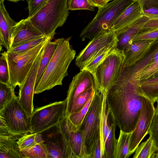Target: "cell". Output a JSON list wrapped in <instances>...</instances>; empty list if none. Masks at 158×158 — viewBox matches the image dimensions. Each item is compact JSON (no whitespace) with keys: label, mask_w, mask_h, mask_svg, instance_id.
Here are the masks:
<instances>
[{"label":"cell","mask_w":158,"mask_h":158,"mask_svg":"<svg viewBox=\"0 0 158 158\" xmlns=\"http://www.w3.org/2000/svg\"><path fill=\"white\" fill-rule=\"evenodd\" d=\"M156 28H158V19H149L143 27L141 31Z\"/></svg>","instance_id":"obj_40"},{"label":"cell","mask_w":158,"mask_h":158,"mask_svg":"<svg viewBox=\"0 0 158 158\" xmlns=\"http://www.w3.org/2000/svg\"><path fill=\"white\" fill-rule=\"evenodd\" d=\"M156 40L137 41L127 46L123 50L125 58L122 68L131 67L143 58Z\"/></svg>","instance_id":"obj_18"},{"label":"cell","mask_w":158,"mask_h":158,"mask_svg":"<svg viewBox=\"0 0 158 158\" xmlns=\"http://www.w3.org/2000/svg\"><path fill=\"white\" fill-rule=\"evenodd\" d=\"M44 47L35 59L22 86L19 88L18 96L19 102L23 109L30 115L34 110L33 99L35 81L44 54Z\"/></svg>","instance_id":"obj_15"},{"label":"cell","mask_w":158,"mask_h":158,"mask_svg":"<svg viewBox=\"0 0 158 158\" xmlns=\"http://www.w3.org/2000/svg\"><path fill=\"white\" fill-rule=\"evenodd\" d=\"M68 0H49L29 19L45 36L54 37L56 29L63 26L69 16Z\"/></svg>","instance_id":"obj_3"},{"label":"cell","mask_w":158,"mask_h":158,"mask_svg":"<svg viewBox=\"0 0 158 158\" xmlns=\"http://www.w3.org/2000/svg\"><path fill=\"white\" fill-rule=\"evenodd\" d=\"M140 86L144 96L154 103L158 100V77L141 81Z\"/></svg>","instance_id":"obj_27"},{"label":"cell","mask_w":158,"mask_h":158,"mask_svg":"<svg viewBox=\"0 0 158 158\" xmlns=\"http://www.w3.org/2000/svg\"><path fill=\"white\" fill-rule=\"evenodd\" d=\"M65 117L64 119V123L69 135L74 158H86L83 146L82 130L80 129L75 131L69 130L66 125Z\"/></svg>","instance_id":"obj_23"},{"label":"cell","mask_w":158,"mask_h":158,"mask_svg":"<svg viewBox=\"0 0 158 158\" xmlns=\"http://www.w3.org/2000/svg\"><path fill=\"white\" fill-rule=\"evenodd\" d=\"M94 7L98 9L103 7L108 2L107 0H89Z\"/></svg>","instance_id":"obj_42"},{"label":"cell","mask_w":158,"mask_h":158,"mask_svg":"<svg viewBox=\"0 0 158 158\" xmlns=\"http://www.w3.org/2000/svg\"><path fill=\"white\" fill-rule=\"evenodd\" d=\"M28 9V18L34 15L49 0H27Z\"/></svg>","instance_id":"obj_38"},{"label":"cell","mask_w":158,"mask_h":158,"mask_svg":"<svg viewBox=\"0 0 158 158\" xmlns=\"http://www.w3.org/2000/svg\"><path fill=\"white\" fill-rule=\"evenodd\" d=\"M115 47H116L115 46H110L104 48L83 69L87 70L91 73L93 72L105 59L110 51Z\"/></svg>","instance_id":"obj_33"},{"label":"cell","mask_w":158,"mask_h":158,"mask_svg":"<svg viewBox=\"0 0 158 158\" xmlns=\"http://www.w3.org/2000/svg\"><path fill=\"white\" fill-rule=\"evenodd\" d=\"M116 125L110 113L106 100V92H102L100 112V139L103 158H113L117 141Z\"/></svg>","instance_id":"obj_10"},{"label":"cell","mask_w":158,"mask_h":158,"mask_svg":"<svg viewBox=\"0 0 158 158\" xmlns=\"http://www.w3.org/2000/svg\"><path fill=\"white\" fill-rule=\"evenodd\" d=\"M148 134L153 139L158 149V114L155 113Z\"/></svg>","instance_id":"obj_39"},{"label":"cell","mask_w":158,"mask_h":158,"mask_svg":"<svg viewBox=\"0 0 158 158\" xmlns=\"http://www.w3.org/2000/svg\"><path fill=\"white\" fill-rule=\"evenodd\" d=\"M132 132L127 133L120 130L113 158H128L130 156L129 150Z\"/></svg>","instance_id":"obj_25"},{"label":"cell","mask_w":158,"mask_h":158,"mask_svg":"<svg viewBox=\"0 0 158 158\" xmlns=\"http://www.w3.org/2000/svg\"><path fill=\"white\" fill-rule=\"evenodd\" d=\"M5 0H0V46L1 50L4 47L8 50L14 28L17 22L12 19L4 4Z\"/></svg>","instance_id":"obj_19"},{"label":"cell","mask_w":158,"mask_h":158,"mask_svg":"<svg viewBox=\"0 0 158 158\" xmlns=\"http://www.w3.org/2000/svg\"><path fill=\"white\" fill-rule=\"evenodd\" d=\"M143 16L139 3L134 0L114 22L111 30L116 33Z\"/></svg>","instance_id":"obj_21"},{"label":"cell","mask_w":158,"mask_h":158,"mask_svg":"<svg viewBox=\"0 0 158 158\" xmlns=\"http://www.w3.org/2000/svg\"><path fill=\"white\" fill-rule=\"evenodd\" d=\"M156 102H157V105L156 107L155 108V113L156 114H158V100Z\"/></svg>","instance_id":"obj_43"},{"label":"cell","mask_w":158,"mask_h":158,"mask_svg":"<svg viewBox=\"0 0 158 158\" xmlns=\"http://www.w3.org/2000/svg\"><path fill=\"white\" fill-rule=\"evenodd\" d=\"M94 7L89 0H69L68 2L69 10H85L94 11Z\"/></svg>","instance_id":"obj_35"},{"label":"cell","mask_w":158,"mask_h":158,"mask_svg":"<svg viewBox=\"0 0 158 158\" xmlns=\"http://www.w3.org/2000/svg\"><path fill=\"white\" fill-rule=\"evenodd\" d=\"M155 44L140 61L131 67L124 68L126 74L137 84L153 78L158 72V39Z\"/></svg>","instance_id":"obj_13"},{"label":"cell","mask_w":158,"mask_h":158,"mask_svg":"<svg viewBox=\"0 0 158 158\" xmlns=\"http://www.w3.org/2000/svg\"><path fill=\"white\" fill-rule=\"evenodd\" d=\"M21 136H0V158H23L17 142Z\"/></svg>","instance_id":"obj_22"},{"label":"cell","mask_w":158,"mask_h":158,"mask_svg":"<svg viewBox=\"0 0 158 158\" xmlns=\"http://www.w3.org/2000/svg\"><path fill=\"white\" fill-rule=\"evenodd\" d=\"M158 39V28L142 31L139 33L134 40V42L144 40Z\"/></svg>","instance_id":"obj_37"},{"label":"cell","mask_w":158,"mask_h":158,"mask_svg":"<svg viewBox=\"0 0 158 158\" xmlns=\"http://www.w3.org/2000/svg\"><path fill=\"white\" fill-rule=\"evenodd\" d=\"M155 111L154 103L143 96L142 97V107L139 117L131 136L129 150L130 156L135 152L141 142L148 134Z\"/></svg>","instance_id":"obj_14"},{"label":"cell","mask_w":158,"mask_h":158,"mask_svg":"<svg viewBox=\"0 0 158 158\" xmlns=\"http://www.w3.org/2000/svg\"><path fill=\"white\" fill-rule=\"evenodd\" d=\"M112 0H107V1H108V2H109L110 1H112Z\"/></svg>","instance_id":"obj_46"},{"label":"cell","mask_w":158,"mask_h":158,"mask_svg":"<svg viewBox=\"0 0 158 158\" xmlns=\"http://www.w3.org/2000/svg\"><path fill=\"white\" fill-rule=\"evenodd\" d=\"M0 57V82L8 84L9 73L5 51L2 53Z\"/></svg>","instance_id":"obj_36"},{"label":"cell","mask_w":158,"mask_h":158,"mask_svg":"<svg viewBox=\"0 0 158 158\" xmlns=\"http://www.w3.org/2000/svg\"><path fill=\"white\" fill-rule=\"evenodd\" d=\"M47 130L48 134L44 140L49 158H74L69 134L64 125L60 122Z\"/></svg>","instance_id":"obj_11"},{"label":"cell","mask_w":158,"mask_h":158,"mask_svg":"<svg viewBox=\"0 0 158 158\" xmlns=\"http://www.w3.org/2000/svg\"><path fill=\"white\" fill-rule=\"evenodd\" d=\"M10 1L12 2H17L19 1H24V0H7Z\"/></svg>","instance_id":"obj_44"},{"label":"cell","mask_w":158,"mask_h":158,"mask_svg":"<svg viewBox=\"0 0 158 158\" xmlns=\"http://www.w3.org/2000/svg\"><path fill=\"white\" fill-rule=\"evenodd\" d=\"M58 44V39L54 41L50 40L45 44L44 48V52L38 72L35 86L44 73L55 53Z\"/></svg>","instance_id":"obj_24"},{"label":"cell","mask_w":158,"mask_h":158,"mask_svg":"<svg viewBox=\"0 0 158 158\" xmlns=\"http://www.w3.org/2000/svg\"><path fill=\"white\" fill-rule=\"evenodd\" d=\"M46 36L32 23L28 18L17 23L11 40L10 48L33 40Z\"/></svg>","instance_id":"obj_17"},{"label":"cell","mask_w":158,"mask_h":158,"mask_svg":"<svg viewBox=\"0 0 158 158\" xmlns=\"http://www.w3.org/2000/svg\"><path fill=\"white\" fill-rule=\"evenodd\" d=\"M158 149L154 140L150 136L137 147L133 158H154Z\"/></svg>","instance_id":"obj_26"},{"label":"cell","mask_w":158,"mask_h":158,"mask_svg":"<svg viewBox=\"0 0 158 158\" xmlns=\"http://www.w3.org/2000/svg\"><path fill=\"white\" fill-rule=\"evenodd\" d=\"M144 96L139 85L128 79L121 71L117 81L106 92V100L115 124L123 132L135 129Z\"/></svg>","instance_id":"obj_1"},{"label":"cell","mask_w":158,"mask_h":158,"mask_svg":"<svg viewBox=\"0 0 158 158\" xmlns=\"http://www.w3.org/2000/svg\"><path fill=\"white\" fill-rule=\"evenodd\" d=\"M71 37L58 39L55 53L44 73L35 86L34 94H38L54 86L62 85V81L68 76V69L75 56L76 52L69 42Z\"/></svg>","instance_id":"obj_2"},{"label":"cell","mask_w":158,"mask_h":158,"mask_svg":"<svg viewBox=\"0 0 158 158\" xmlns=\"http://www.w3.org/2000/svg\"><path fill=\"white\" fill-rule=\"evenodd\" d=\"M44 141L41 133H28L21 135L17 141V142L21 150Z\"/></svg>","instance_id":"obj_30"},{"label":"cell","mask_w":158,"mask_h":158,"mask_svg":"<svg viewBox=\"0 0 158 158\" xmlns=\"http://www.w3.org/2000/svg\"><path fill=\"white\" fill-rule=\"evenodd\" d=\"M158 77V72L154 76L153 78Z\"/></svg>","instance_id":"obj_45"},{"label":"cell","mask_w":158,"mask_h":158,"mask_svg":"<svg viewBox=\"0 0 158 158\" xmlns=\"http://www.w3.org/2000/svg\"><path fill=\"white\" fill-rule=\"evenodd\" d=\"M94 86V81L92 73L83 69L75 75L70 84L67 92L66 117L77 96L87 89Z\"/></svg>","instance_id":"obj_16"},{"label":"cell","mask_w":158,"mask_h":158,"mask_svg":"<svg viewBox=\"0 0 158 158\" xmlns=\"http://www.w3.org/2000/svg\"><path fill=\"white\" fill-rule=\"evenodd\" d=\"M125 55L123 51L115 47L92 73L95 91H107L118 81Z\"/></svg>","instance_id":"obj_6"},{"label":"cell","mask_w":158,"mask_h":158,"mask_svg":"<svg viewBox=\"0 0 158 158\" xmlns=\"http://www.w3.org/2000/svg\"><path fill=\"white\" fill-rule=\"evenodd\" d=\"M67 100L36 108L31 115V133H41L57 125L66 117Z\"/></svg>","instance_id":"obj_8"},{"label":"cell","mask_w":158,"mask_h":158,"mask_svg":"<svg viewBox=\"0 0 158 158\" xmlns=\"http://www.w3.org/2000/svg\"><path fill=\"white\" fill-rule=\"evenodd\" d=\"M118 41L116 34L111 31L96 35L76 56V65L82 70L104 48L110 46L116 47Z\"/></svg>","instance_id":"obj_12"},{"label":"cell","mask_w":158,"mask_h":158,"mask_svg":"<svg viewBox=\"0 0 158 158\" xmlns=\"http://www.w3.org/2000/svg\"><path fill=\"white\" fill-rule=\"evenodd\" d=\"M95 91L94 87L93 86L87 89L79 94L73 103L69 115L80 110L87 102L91 95Z\"/></svg>","instance_id":"obj_31"},{"label":"cell","mask_w":158,"mask_h":158,"mask_svg":"<svg viewBox=\"0 0 158 158\" xmlns=\"http://www.w3.org/2000/svg\"><path fill=\"white\" fill-rule=\"evenodd\" d=\"M51 37L52 36H44L36 39L26 42L18 46L11 48L6 51L12 53L23 52L35 47Z\"/></svg>","instance_id":"obj_34"},{"label":"cell","mask_w":158,"mask_h":158,"mask_svg":"<svg viewBox=\"0 0 158 158\" xmlns=\"http://www.w3.org/2000/svg\"><path fill=\"white\" fill-rule=\"evenodd\" d=\"M20 151L23 158H49L48 151L44 141Z\"/></svg>","instance_id":"obj_28"},{"label":"cell","mask_w":158,"mask_h":158,"mask_svg":"<svg viewBox=\"0 0 158 158\" xmlns=\"http://www.w3.org/2000/svg\"><path fill=\"white\" fill-rule=\"evenodd\" d=\"M134 0H113L98 11L92 20L81 31L82 40H90L96 35L111 31L114 22Z\"/></svg>","instance_id":"obj_4"},{"label":"cell","mask_w":158,"mask_h":158,"mask_svg":"<svg viewBox=\"0 0 158 158\" xmlns=\"http://www.w3.org/2000/svg\"><path fill=\"white\" fill-rule=\"evenodd\" d=\"M90 158H103L100 138L98 140L94 151Z\"/></svg>","instance_id":"obj_41"},{"label":"cell","mask_w":158,"mask_h":158,"mask_svg":"<svg viewBox=\"0 0 158 158\" xmlns=\"http://www.w3.org/2000/svg\"><path fill=\"white\" fill-rule=\"evenodd\" d=\"M0 119L15 135H21L32 132L31 116L22 106L18 97L0 110Z\"/></svg>","instance_id":"obj_9"},{"label":"cell","mask_w":158,"mask_h":158,"mask_svg":"<svg viewBox=\"0 0 158 158\" xmlns=\"http://www.w3.org/2000/svg\"><path fill=\"white\" fill-rule=\"evenodd\" d=\"M14 89L8 84L0 82V110L17 96Z\"/></svg>","instance_id":"obj_32"},{"label":"cell","mask_w":158,"mask_h":158,"mask_svg":"<svg viewBox=\"0 0 158 158\" xmlns=\"http://www.w3.org/2000/svg\"><path fill=\"white\" fill-rule=\"evenodd\" d=\"M102 92L95 91L92 101L80 129L86 158H90L100 138V112Z\"/></svg>","instance_id":"obj_7"},{"label":"cell","mask_w":158,"mask_h":158,"mask_svg":"<svg viewBox=\"0 0 158 158\" xmlns=\"http://www.w3.org/2000/svg\"><path fill=\"white\" fill-rule=\"evenodd\" d=\"M149 19L143 16L119 31L115 33L118 41L116 48L123 51L127 45L132 43L137 35L141 32Z\"/></svg>","instance_id":"obj_20"},{"label":"cell","mask_w":158,"mask_h":158,"mask_svg":"<svg viewBox=\"0 0 158 158\" xmlns=\"http://www.w3.org/2000/svg\"><path fill=\"white\" fill-rule=\"evenodd\" d=\"M139 3L143 16L149 19H158V0H134Z\"/></svg>","instance_id":"obj_29"},{"label":"cell","mask_w":158,"mask_h":158,"mask_svg":"<svg viewBox=\"0 0 158 158\" xmlns=\"http://www.w3.org/2000/svg\"><path fill=\"white\" fill-rule=\"evenodd\" d=\"M54 37H51L35 47L25 52L12 53L5 51L9 73L8 84L20 88L39 53L46 44Z\"/></svg>","instance_id":"obj_5"}]
</instances>
